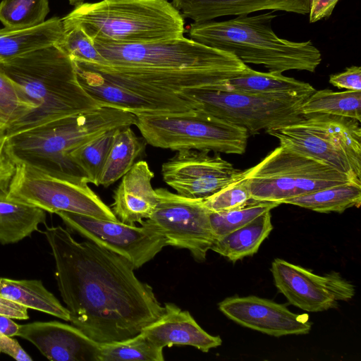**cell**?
<instances>
[{
    "instance_id": "cell-37",
    "label": "cell",
    "mask_w": 361,
    "mask_h": 361,
    "mask_svg": "<svg viewBox=\"0 0 361 361\" xmlns=\"http://www.w3.org/2000/svg\"><path fill=\"white\" fill-rule=\"evenodd\" d=\"M329 82L338 89L361 91V68L352 66L343 72L331 75Z\"/></svg>"
},
{
    "instance_id": "cell-18",
    "label": "cell",
    "mask_w": 361,
    "mask_h": 361,
    "mask_svg": "<svg viewBox=\"0 0 361 361\" xmlns=\"http://www.w3.org/2000/svg\"><path fill=\"white\" fill-rule=\"evenodd\" d=\"M154 176L147 162L139 161L122 177L111 208L121 222L133 226L152 214L158 202L152 185Z\"/></svg>"
},
{
    "instance_id": "cell-38",
    "label": "cell",
    "mask_w": 361,
    "mask_h": 361,
    "mask_svg": "<svg viewBox=\"0 0 361 361\" xmlns=\"http://www.w3.org/2000/svg\"><path fill=\"white\" fill-rule=\"evenodd\" d=\"M5 353L18 361H32V358L19 344L18 341L0 333V353Z\"/></svg>"
},
{
    "instance_id": "cell-14",
    "label": "cell",
    "mask_w": 361,
    "mask_h": 361,
    "mask_svg": "<svg viewBox=\"0 0 361 361\" xmlns=\"http://www.w3.org/2000/svg\"><path fill=\"white\" fill-rule=\"evenodd\" d=\"M271 271L276 287L288 302L307 312L336 308L340 301L350 300L355 293L354 285L334 271L320 276L276 258Z\"/></svg>"
},
{
    "instance_id": "cell-19",
    "label": "cell",
    "mask_w": 361,
    "mask_h": 361,
    "mask_svg": "<svg viewBox=\"0 0 361 361\" xmlns=\"http://www.w3.org/2000/svg\"><path fill=\"white\" fill-rule=\"evenodd\" d=\"M164 312L142 333L155 345L162 348L191 345L207 353L222 343L219 336L206 332L188 311L182 310L173 303H166Z\"/></svg>"
},
{
    "instance_id": "cell-17",
    "label": "cell",
    "mask_w": 361,
    "mask_h": 361,
    "mask_svg": "<svg viewBox=\"0 0 361 361\" xmlns=\"http://www.w3.org/2000/svg\"><path fill=\"white\" fill-rule=\"evenodd\" d=\"M17 336L53 361H99V343L76 326L57 321L19 324Z\"/></svg>"
},
{
    "instance_id": "cell-21",
    "label": "cell",
    "mask_w": 361,
    "mask_h": 361,
    "mask_svg": "<svg viewBox=\"0 0 361 361\" xmlns=\"http://www.w3.org/2000/svg\"><path fill=\"white\" fill-rule=\"evenodd\" d=\"M219 87L246 93L307 99L315 89L309 83L276 72H259L248 66Z\"/></svg>"
},
{
    "instance_id": "cell-33",
    "label": "cell",
    "mask_w": 361,
    "mask_h": 361,
    "mask_svg": "<svg viewBox=\"0 0 361 361\" xmlns=\"http://www.w3.org/2000/svg\"><path fill=\"white\" fill-rule=\"evenodd\" d=\"M49 11V0H2L0 21L6 27H31L43 23Z\"/></svg>"
},
{
    "instance_id": "cell-11",
    "label": "cell",
    "mask_w": 361,
    "mask_h": 361,
    "mask_svg": "<svg viewBox=\"0 0 361 361\" xmlns=\"http://www.w3.org/2000/svg\"><path fill=\"white\" fill-rule=\"evenodd\" d=\"M8 194L49 213L68 212L119 221L87 183L51 176L23 164H16Z\"/></svg>"
},
{
    "instance_id": "cell-6",
    "label": "cell",
    "mask_w": 361,
    "mask_h": 361,
    "mask_svg": "<svg viewBox=\"0 0 361 361\" xmlns=\"http://www.w3.org/2000/svg\"><path fill=\"white\" fill-rule=\"evenodd\" d=\"M355 119L323 114L265 131L280 145L311 158L361 184V128Z\"/></svg>"
},
{
    "instance_id": "cell-22",
    "label": "cell",
    "mask_w": 361,
    "mask_h": 361,
    "mask_svg": "<svg viewBox=\"0 0 361 361\" xmlns=\"http://www.w3.org/2000/svg\"><path fill=\"white\" fill-rule=\"evenodd\" d=\"M0 188V243H17L46 223V212L16 200Z\"/></svg>"
},
{
    "instance_id": "cell-2",
    "label": "cell",
    "mask_w": 361,
    "mask_h": 361,
    "mask_svg": "<svg viewBox=\"0 0 361 361\" xmlns=\"http://www.w3.org/2000/svg\"><path fill=\"white\" fill-rule=\"evenodd\" d=\"M135 122L133 114L101 106L7 135L6 150L16 164L87 183L71 152L107 130L131 126Z\"/></svg>"
},
{
    "instance_id": "cell-12",
    "label": "cell",
    "mask_w": 361,
    "mask_h": 361,
    "mask_svg": "<svg viewBox=\"0 0 361 361\" xmlns=\"http://www.w3.org/2000/svg\"><path fill=\"white\" fill-rule=\"evenodd\" d=\"M155 190L158 196L156 208L140 224L159 232L167 245L188 250L197 262L205 261L214 235L209 211L202 199L186 197L165 188Z\"/></svg>"
},
{
    "instance_id": "cell-42",
    "label": "cell",
    "mask_w": 361,
    "mask_h": 361,
    "mask_svg": "<svg viewBox=\"0 0 361 361\" xmlns=\"http://www.w3.org/2000/svg\"><path fill=\"white\" fill-rule=\"evenodd\" d=\"M85 0H68L69 4L73 6H77L84 2Z\"/></svg>"
},
{
    "instance_id": "cell-23",
    "label": "cell",
    "mask_w": 361,
    "mask_h": 361,
    "mask_svg": "<svg viewBox=\"0 0 361 361\" xmlns=\"http://www.w3.org/2000/svg\"><path fill=\"white\" fill-rule=\"evenodd\" d=\"M62 36V18L58 17L31 27L0 28V60L56 44Z\"/></svg>"
},
{
    "instance_id": "cell-3",
    "label": "cell",
    "mask_w": 361,
    "mask_h": 361,
    "mask_svg": "<svg viewBox=\"0 0 361 361\" xmlns=\"http://www.w3.org/2000/svg\"><path fill=\"white\" fill-rule=\"evenodd\" d=\"M0 71L37 105L7 135L101 106L81 86L72 59L57 44L0 60Z\"/></svg>"
},
{
    "instance_id": "cell-1",
    "label": "cell",
    "mask_w": 361,
    "mask_h": 361,
    "mask_svg": "<svg viewBox=\"0 0 361 361\" xmlns=\"http://www.w3.org/2000/svg\"><path fill=\"white\" fill-rule=\"evenodd\" d=\"M44 234L71 323L98 343L133 338L164 312L152 288L125 257L90 240L76 241L61 226Z\"/></svg>"
},
{
    "instance_id": "cell-13",
    "label": "cell",
    "mask_w": 361,
    "mask_h": 361,
    "mask_svg": "<svg viewBox=\"0 0 361 361\" xmlns=\"http://www.w3.org/2000/svg\"><path fill=\"white\" fill-rule=\"evenodd\" d=\"M65 225L83 238L127 259L135 269L152 259L164 247L165 238L154 228L120 221L100 219L68 212L56 213Z\"/></svg>"
},
{
    "instance_id": "cell-20",
    "label": "cell",
    "mask_w": 361,
    "mask_h": 361,
    "mask_svg": "<svg viewBox=\"0 0 361 361\" xmlns=\"http://www.w3.org/2000/svg\"><path fill=\"white\" fill-rule=\"evenodd\" d=\"M310 0H172L182 16L194 23L218 17L250 14L257 11H286L308 14Z\"/></svg>"
},
{
    "instance_id": "cell-7",
    "label": "cell",
    "mask_w": 361,
    "mask_h": 361,
    "mask_svg": "<svg viewBox=\"0 0 361 361\" xmlns=\"http://www.w3.org/2000/svg\"><path fill=\"white\" fill-rule=\"evenodd\" d=\"M134 125L147 144L173 151L242 154L249 136L245 128L202 109L169 115H138Z\"/></svg>"
},
{
    "instance_id": "cell-9",
    "label": "cell",
    "mask_w": 361,
    "mask_h": 361,
    "mask_svg": "<svg viewBox=\"0 0 361 361\" xmlns=\"http://www.w3.org/2000/svg\"><path fill=\"white\" fill-rule=\"evenodd\" d=\"M245 172L252 200L280 204L291 197L354 182L329 166L281 145Z\"/></svg>"
},
{
    "instance_id": "cell-27",
    "label": "cell",
    "mask_w": 361,
    "mask_h": 361,
    "mask_svg": "<svg viewBox=\"0 0 361 361\" xmlns=\"http://www.w3.org/2000/svg\"><path fill=\"white\" fill-rule=\"evenodd\" d=\"M282 204H289L321 213H342L361 204V184L348 182L326 187L305 195L291 197Z\"/></svg>"
},
{
    "instance_id": "cell-15",
    "label": "cell",
    "mask_w": 361,
    "mask_h": 361,
    "mask_svg": "<svg viewBox=\"0 0 361 361\" xmlns=\"http://www.w3.org/2000/svg\"><path fill=\"white\" fill-rule=\"evenodd\" d=\"M207 151H177L161 166L164 181L180 195L204 199L245 176V171Z\"/></svg>"
},
{
    "instance_id": "cell-26",
    "label": "cell",
    "mask_w": 361,
    "mask_h": 361,
    "mask_svg": "<svg viewBox=\"0 0 361 361\" xmlns=\"http://www.w3.org/2000/svg\"><path fill=\"white\" fill-rule=\"evenodd\" d=\"M0 294L27 309L44 312L66 322L71 320L68 309L44 286L40 280H15L1 277Z\"/></svg>"
},
{
    "instance_id": "cell-16",
    "label": "cell",
    "mask_w": 361,
    "mask_h": 361,
    "mask_svg": "<svg viewBox=\"0 0 361 361\" xmlns=\"http://www.w3.org/2000/svg\"><path fill=\"white\" fill-rule=\"evenodd\" d=\"M219 310L234 322L269 336L303 335L312 329L307 314H295L272 300L255 295L227 298Z\"/></svg>"
},
{
    "instance_id": "cell-8",
    "label": "cell",
    "mask_w": 361,
    "mask_h": 361,
    "mask_svg": "<svg viewBox=\"0 0 361 361\" xmlns=\"http://www.w3.org/2000/svg\"><path fill=\"white\" fill-rule=\"evenodd\" d=\"M108 66L152 70L238 72L246 64L233 54L185 37L143 44L93 41Z\"/></svg>"
},
{
    "instance_id": "cell-28",
    "label": "cell",
    "mask_w": 361,
    "mask_h": 361,
    "mask_svg": "<svg viewBox=\"0 0 361 361\" xmlns=\"http://www.w3.org/2000/svg\"><path fill=\"white\" fill-rule=\"evenodd\" d=\"M303 115L323 114L361 121V91L315 90L301 105Z\"/></svg>"
},
{
    "instance_id": "cell-35",
    "label": "cell",
    "mask_w": 361,
    "mask_h": 361,
    "mask_svg": "<svg viewBox=\"0 0 361 361\" xmlns=\"http://www.w3.org/2000/svg\"><path fill=\"white\" fill-rule=\"evenodd\" d=\"M251 199L250 190L245 176L225 186L212 195L202 199L209 212H224L240 207Z\"/></svg>"
},
{
    "instance_id": "cell-31",
    "label": "cell",
    "mask_w": 361,
    "mask_h": 361,
    "mask_svg": "<svg viewBox=\"0 0 361 361\" xmlns=\"http://www.w3.org/2000/svg\"><path fill=\"white\" fill-rule=\"evenodd\" d=\"M36 108L23 88L0 71V128L6 131Z\"/></svg>"
},
{
    "instance_id": "cell-40",
    "label": "cell",
    "mask_w": 361,
    "mask_h": 361,
    "mask_svg": "<svg viewBox=\"0 0 361 361\" xmlns=\"http://www.w3.org/2000/svg\"><path fill=\"white\" fill-rule=\"evenodd\" d=\"M0 315L15 319H27V308L0 294Z\"/></svg>"
},
{
    "instance_id": "cell-29",
    "label": "cell",
    "mask_w": 361,
    "mask_h": 361,
    "mask_svg": "<svg viewBox=\"0 0 361 361\" xmlns=\"http://www.w3.org/2000/svg\"><path fill=\"white\" fill-rule=\"evenodd\" d=\"M163 348L142 332L123 341L99 343V361H164Z\"/></svg>"
},
{
    "instance_id": "cell-34",
    "label": "cell",
    "mask_w": 361,
    "mask_h": 361,
    "mask_svg": "<svg viewBox=\"0 0 361 361\" xmlns=\"http://www.w3.org/2000/svg\"><path fill=\"white\" fill-rule=\"evenodd\" d=\"M63 36L56 44L72 59L108 66L93 40L76 24L62 18Z\"/></svg>"
},
{
    "instance_id": "cell-4",
    "label": "cell",
    "mask_w": 361,
    "mask_h": 361,
    "mask_svg": "<svg viewBox=\"0 0 361 361\" xmlns=\"http://www.w3.org/2000/svg\"><path fill=\"white\" fill-rule=\"evenodd\" d=\"M276 17L274 11H269L223 21L193 23L188 35L192 40L229 52L245 64L262 65L270 72H314L322 62L320 51L310 40L279 37L271 27Z\"/></svg>"
},
{
    "instance_id": "cell-5",
    "label": "cell",
    "mask_w": 361,
    "mask_h": 361,
    "mask_svg": "<svg viewBox=\"0 0 361 361\" xmlns=\"http://www.w3.org/2000/svg\"><path fill=\"white\" fill-rule=\"evenodd\" d=\"M64 19L93 41L143 44L180 38L184 18L167 0H102L75 6Z\"/></svg>"
},
{
    "instance_id": "cell-10",
    "label": "cell",
    "mask_w": 361,
    "mask_h": 361,
    "mask_svg": "<svg viewBox=\"0 0 361 361\" xmlns=\"http://www.w3.org/2000/svg\"><path fill=\"white\" fill-rule=\"evenodd\" d=\"M180 94L197 102L200 109L243 127L251 134L302 120L300 107L306 99L255 94L219 86L185 89Z\"/></svg>"
},
{
    "instance_id": "cell-25",
    "label": "cell",
    "mask_w": 361,
    "mask_h": 361,
    "mask_svg": "<svg viewBox=\"0 0 361 361\" xmlns=\"http://www.w3.org/2000/svg\"><path fill=\"white\" fill-rule=\"evenodd\" d=\"M147 144L145 139L137 137L130 126L116 128L98 186L108 188L121 179L144 153Z\"/></svg>"
},
{
    "instance_id": "cell-32",
    "label": "cell",
    "mask_w": 361,
    "mask_h": 361,
    "mask_svg": "<svg viewBox=\"0 0 361 361\" xmlns=\"http://www.w3.org/2000/svg\"><path fill=\"white\" fill-rule=\"evenodd\" d=\"M280 204L250 200L246 204L224 212H209V221L214 239L240 228Z\"/></svg>"
},
{
    "instance_id": "cell-24",
    "label": "cell",
    "mask_w": 361,
    "mask_h": 361,
    "mask_svg": "<svg viewBox=\"0 0 361 361\" xmlns=\"http://www.w3.org/2000/svg\"><path fill=\"white\" fill-rule=\"evenodd\" d=\"M272 229L271 213L267 212L245 226L214 239L210 250L235 262L257 253Z\"/></svg>"
},
{
    "instance_id": "cell-39",
    "label": "cell",
    "mask_w": 361,
    "mask_h": 361,
    "mask_svg": "<svg viewBox=\"0 0 361 361\" xmlns=\"http://www.w3.org/2000/svg\"><path fill=\"white\" fill-rule=\"evenodd\" d=\"M339 0H310L309 22L316 23L331 16Z\"/></svg>"
},
{
    "instance_id": "cell-36",
    "label": "cell",
    "mask_w": 361,
    "mask_h": 361,
    "mask_svg": "<svg viewBox=\"0 0 361 361\" xmlns=\"http://www.w3.org/2000/svg\"><path fill=\"white\" fill-rule=\"evenodd\" d=\"M7 134L5 129L0 128V188L8 190L14 176L16 164L6 150Z\"/></svg>"
},
{
    "instance_id": "cell-30",
    "label": "cell",
    "mask_w": 361,
    "mask_h": 361,
    "mask_svg": "<svg viewBox=\"0 0 361 361\" xmlns=\"http://www.w3.org/2000/svg\"><path fill=\"white\" fill-rule=\"evenodd\" d=\"M116 130H107L71 152L72 159L83 173L88 183L98 186Z\"/></svg>"
},
{
    "instance_id": "cell-41",
    "label": "cell",
    "mask_w": 361,
    "mask_h": 361,
    "mask_svg": "<svg viewBox=\"0 0 361 361\" xmlns=\"http://www.w3.org/2000/svg\"><path fill=\"white\" fill-rule=\"evenodd\" d=\"M19 324L13 319L0 315V333L8 336H17Z\"/></svg>"
}]
</instances>
